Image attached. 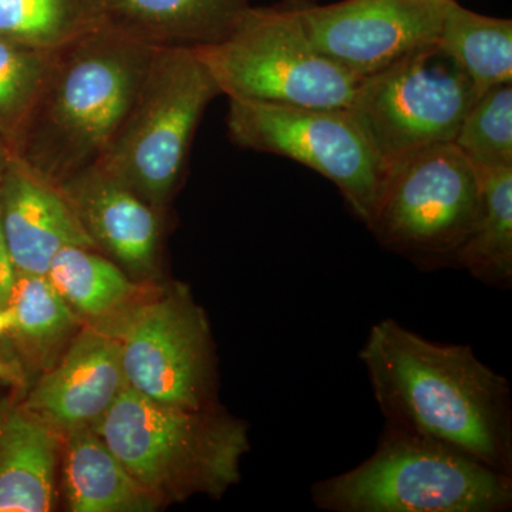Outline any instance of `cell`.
Wrapping results in <instances>:
<instances>
[{
    "mask_svg": "<svg viewBox=\"0 0 512 512\" xmlns=\"http://www.w3.org/2000/svg\"><path fill=\"white\" fill-rule=\"evenodd\" d=\"M154 52L104 28L57 49L13 148L15 156L57 187L99 163Z\"/></svg>",
    "mask_w": 512,
    "mask_h": 512,
    "instance_id": "2",
    "label": "cell"
},
{
    "mask_svg": "<svg viewBox=\"0 0 512 512\" xmlns=\"http://www.w3.org/2000/svg\"><path fill=\"white\" fill-rule=\"evenodd\" d=\"M439 43L470 77L478 96L512 83L511 19L480 15L448 0Z\"/></svg>",
    "mask_w": 512,
    "mask_h": 512,
    "instance_id": "19",
    "label": "cell"
},
{
    "mask_svg": "<svg viewBox=\"0 0 512 512\" xmlns=\"http://www.w3.org/2000/svg\"><path fill=\"white\" fill-rule=\"evenodd\" d=\"M477 97L470 77L434 43L363 77L346 110L386 175L421 150L453 143Z\"/></svg>",
    "mask_w": 512,
    "mask_h": 512,
    "instance_id": "8",
    "label": "cell"
},
{
    "mask_svg": "<svg viewBox=\"0 0 512 512\" xmlns=\"http://www.w3.org/2000/svg\"><path fill=\"white\" fill-rule=\"evenodd\" d=\"M448 0H342L299 5L313 46L363 77L380 72L420 47L439 43Z\"/></svg>",
    "mask_w": 512,
    "mask_h": 512,
    "instance_id": "11",
    "label": "cell"
},
{
    "mask_svg": "<svg viewBox=\"0 0 512 512\" xmlns=\"http://www.w3.org/2000/svg\"><path fill=\"white\" fill-rule=\"evenodd\" d=\"M453 144L478 171L512 167V83L477 97Z\"/></svg>",
    "mask_w": 512,
    "mask_h": 512,
    "instance_id": "22",
    "label": "cell"
},
{
    "mask_svg": "<svg viewBox=\"0 0 512 512\" xmlns=\"http://www.w3.org/2000/svg\"><path fill=\"white\" fill-rule=\"evenodd\" d=\"M227 127L232 143L306 165L339 188L357 220L372 218L384 171L348 110L229 99Z\"/></svg>",
    "mask_w": 512,
    "mask_h": 512,
    "instance_id": "9",
    "label": "cell"
},
{
    "mask_svg": "<svg viewBox=\"0 0 512 512\" xmlns=\"http://www.w3.org/2000/svg\"><path fill=\"white\" fill-rule=\"evenodd\" d=\"M0 225L18 274L46 275L66 247L97 251L60 187L15 154L0 180Z\"/></svg>",
    "mask_w": 512,
    "mask_h": 512,
    "instance_id": "14",
    "label": "cell"
},
{
    "mask_svg": "<svg viewBox=\"0 0 512 512\" xmlns=\"http://www.w3.org/2000/svg\"><path fill=\"white\" fill-rule=\"evenodd\" d=\"M481 211L480 174L453 143L426 148L384 175L367 229L417 268H456Z\"/></svg>",
    "mask_w": 512,
    "mask_h": 512,
    "instance_id": "7",
    "label": "cell"
},
{
    "mask_svg": "<svg viewBox=\"0 0 512 512\" xmlns=\"http://www.w3.org/2000/svg\"><path fill=\"white\" fill-rule=\"evenodd\" d=\"M194 52L228 99L348 109L362 80L313 46L299 5L251 6L222 42Z\"/></svg>",
    "mask_w": 512,
    "mask_h": 512,
    "instance_id": "6",
    "label": "cell"
},
{
    "mask_svg": "<svg viewBox=\"0 0 512 512\" xmlns=\"http://www.w3.org/2000/svg\"><path fill=\"white\" fill-rule=\"evenodd\" d=\"M103 28L154 49L220 43L251 8L249 0H97Z\"/></svg>",
    "mask_w": 512,
    "mask_h": 512,
    "instance_id": "15",
    "label": "cell"
},
{
    "mask_svg": "<svg viewBox=\"0 0 512 512\" xmlns=\"http://www.w3.org/2000/svg\"><path fill=\"white\" fill-rule=\"evenodd\" d=\"M103 28L97 0H0V39L53 50Z\"/></svg>",
    "mask_w": 512,
    "mask_h": 512,
    "instance_id": "21",
    "label": "cell"
},
{
    "mask_svg": "<svg viewBox=\"0 0 512 512\" xmlns=\"http://www.w3.org/2000/svg\"><path fill=\"white\" fill-rule=\"evenodd\" d=\"M0 379L10 380V382H18L20 379V369L15 363L0 360Z\"/></svg>",
    "mask_w": 512,
    "mask_h": 512,
    "instance_id": "26",
    "label": "cell"
},
{
    "mask_svg": "<svg viewBox=\"0 0 512 512\" xmlns=\"http://www.w3.org/2000/svg\"><path fill=\"white\" fill-rule=\"evenodd\" d=\"M97 322L120 343L128 387L188 409L214 404L210 326L188 292L127 302Z\"/></svg>",
    "mask_w": 512,
    "mask_h": 512,
    "instance_id": "10",
    "label": "cell"
},
{
    "mask_svg": "<svg viewBox=\"0 0 512 512\" xmlns=\"http://www.w3.org/2000/svg\"><path fill=\"white\" fill-rule=\"evenodd\" d=\"M328 512H507L512 476L463 451L384 424L359 466L312 485Z\"/></svg>",
    "mask_w": 512,
    "mask_h": 512,
    "instance_id": "4",
    "label": "cell"
},
{
    "mask_svg": "<svg viewBox=\"0 0 512 512\" xmlns=\"http://www.w3.org/2000/svg\"><path fill=\"white\" fill-rule=\"evenodd\" d=\"M57 434L26 409L0 412V512H47L55 500Z\"/></svg>",
    "mask_w": 512,
    "mask_h": 512,
    "instance_id": "16",
    "label": "cell"
},
{
    "mask_svg": "<svg viewBox=\"0 0 512 512\" xmlns=\"http://www.w3.org/2000/svg\"><path fill=\"white\" fill-rule=\"evenodd\" d=\"M13 323H15V316H13V311L10 306L8 309H5V311H0V335L8 332V330H12Z\"/></svg>",
    "mask_w": 512,
    "mask_h": 512,
    "instance_id": "28",
    "label": "cell"
},
{
    "mask_svg": "<svg viewBox=\"0 0 512 512\" xmlns=\"http://www.w3.org/2000/svg\"><path fill=\"white\" fill-rule=\"evenodd\" d=\"M46 276L74 312L94 320L119 311L137 288L116 262L83 247L60 249Z\"/></svg>",
    "mask_w": 512,
    "mask_h": 512,
    "instance_id": "20",
    "label": "cell"
},
{
    "mask_svg": "<svg viewBox=\"0 0 512 512\" xmlns=\"http://www.w3.org/2000/svg\"><path fill=\"white\" fill-rule=\"evenodd\" d=\"M220 94L194 50L156 49L126 119L97 164L163 210L183 180L202 114Z\"/></svg>",
    "mask_w": 512,
    "mask_h": 512,
    "instance_id": "5",
    "label": "cell"
},
{
    "mask_svg": "<svg viewBox=\"0 0 512 512\" xmlns=\"http://www.w3.org/2000/svg\"><path fill=\"white\" fill-rule=\"evenodd\" d=\"M64 487L74 512H146L158 500L131 476L93 427L66 433Z\"/></svg>",
    "mask_w": 512,
    "mask_h": 512,
    "instance_id": "17",
    "label": "cell"
},
{
    "mask_svg": "<svg viewBox=\"0 0 512 512\" xmlns=\"http://www.w3.org/2000/svg\"><path fill=\"white\" fill-rule=\"evenodd\" d=\"M9 306L15 316L12 329L36 353L56 348L77 325V313L46 275H16Z\"/></svg>",
    "mask_w": 512,
    "mask_h": 512,
    "instance_id": "23",
    "label": "cell"
},
{
    "mask_svg": "<svg viewBox=\"0 0 512 512\" xmlns=\"http://www.w3.org/2000/svg\"><path fill=\"white\" fill-rule=\"evenodd\" d=\"M12 147L0 137V180H2L3 174H5L6 167H8L9 161L13 157Z\"/></svg>",
    "mask_w": 512,
    "mask_h": 512,
    "instance_id": "27",
    "label": "cell"
},
{
    "mask_svg": "<svg viewBox=\"0 0 512 512\" xmlns=\"http://www.w3.org/2000/svg\"><path fill=\"white\" fill-rule=\"evenodd\" d=\"M126 386L120 343L94 326L83 330L59 365L37 382L25 409L56 433L94 429Z\"/></svg>",
    "mask_w": 512,
    "mask_h": 512,
    "instance_id": "13",
    "label": "cell"
},
{
    "mask_svg": "<svg viewBox=\"0 0 512 512\" xmlns=\"http://www.w3.org/2000/svg\"><path fill=\"white\" fill-rule=\"evenodd\" d=\"M15 265L10 258L8 245L3 237L2 225H0V311L9 308L12 299L13 288L16 282Z\"/></svg>",
    "mask_w": 512,
    "mask_h": 512,
    "instance_id": "25",
    "label": "cell"
},
{
    "mask_svg": "<svg viewBox=\"0 0 512 512\" xmlns=\"http://www.w3.org/2000/svg\"><path fill=\"white\" fill-rule=\"evenodd\" d=\"M55 52L0 39V137L12 150L42 89Z\"/></svg>",
    "mask_w": 512,
    "mask_h": 512,
    "instance_id": "24",
    "label": "cell"
},
{
    "mask_svg": "<svg viewBox=\"0 0 512 512\" xmlns=\"http://www.w3.org/2000/svg\"><path fill=\"white\" fill-rule=\"evenodd\" d=\"M359 359L384 424L512 476L510 382L471 346L433 342L383 319L370 329Z\"/></svg>",
    "mask_w": 512,
    "mask_h": 512,
    "instance_id": "1",
    "label": "cell"
},
{
    "mask_svg": "<svg viewBox=\"0 0 512 512\" xmlns=\"http://www.w3.org/2000/svg\"><path fill=\"white\" fill-rule=\"evenodd\" d=\"M478 171V170H477ZM481 211L456 268L501 291L512 286V167L478 171Z\"/></svg>",
    "mask_w": 512,
    "mask_h": 512,
    "instance_id": "18",
    "label": "cell"
},
{
    "mask_svg": "<svg viewBox=\"0 0 512 512\" xmlns=\"http://www.w3.org/2000/svg\"><path fill=\"white\" fill-rule=\"evenodd\" d=\"M101 440L154 497H221L241 476L248 427L215 404L188 409L124 387L94 426Z\"/></svg>",
    "mask_w": 512,
    "mask_h": 512,
    "instance_id": "3",
    "label": "cell"
},
{
    "mask_svg": "<svg viewBox=\"0 0 512 512\" xmlns=\"http://www.w3.org/2000/svg\"><path fill=\"white\" fill-rule=\"evenodd\" d=\"M97 251L124 271L148 278L160 255V211L99 164L60 185Z\"/></svg>",
    "mask_w": 512,
    "mask_h": 512,
    "instance_id": "12",
    "label": "cell"
}]
</instances>
